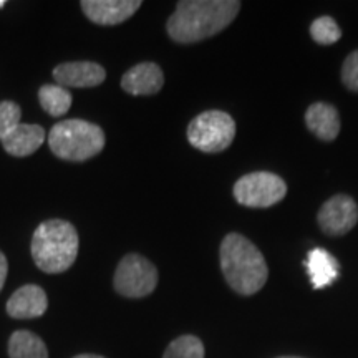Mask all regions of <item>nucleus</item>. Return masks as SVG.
<instances>
[{"label":"nucleus","mask_w":358,"mask_h":358,"mask_svg":"<svg viewBox=\"0 0 358 358\" xmlns=\"http://www.w3.org/2000/svg\"><path fill=\"white\" fill-rule=\"evenodd\" d=\"M53 78L64 88H92L105 82L106 71L101 65L93 62H71L58 65L53 70Z\"/></svg>","instance_id":"10"},{"label":"nucleus","mask_w":358,"mask_h":358,"mask_svg":"<svg viewBox=\"0 0 358 358\" xmlns=\"http://www.w3.org/2000/svg\"><path fill=\"white\" fill-rule=\"evenodd\" d=\"M310 35L317 43L332 45L342 38V30L332 17H319L312 22Z\"/></svg>","instance_id":"19"},{"label":"nucleus","mask_w":358,"mask_h":358,"mask_svg":"<svg viewBox=\"0 0 358 358\" xmlns=\"http://www.w3.org/2000/svg\"><path fill=\"white\" fill-rule=\"evenodd\" d=\"M73 358H105V357L95 355V353H82V355H77V357H73Z\"/></svg>","instance_id":"23"},{"label":"nucleus","mask_w":358,"mask_h":358,"mask_svg":"<svg viewBox=\"0 0 358 358\" xmlns=\"http://www.w3.org/2000/svg\"><path fill=\"white\" fill-rule=\"evenodd\" d=\"M236 136V122L231 115L209 110L196 116L187 127V140L203 153H221Z\"/></svg>","instance_id":"5"},{"label":"nucleus","mask_w":358,"mask_h":358,"mask_svg":"<svg viewBox=\"0 0 358 358\" xmlns=\"http://www.w3.org/2000/svg\"><path fill=\"white\" fill-rule=\"evenodd\" d=\"M3 6H6V2H3V0H0V8H2Z\"/></svg>","instance_id":"24"},{"label":"nucleus","mask_w":358,"mask_h":358,"mask_svg":"<svg viewBox=\"0 0 358 358\" xmlns=\"http://www.w3.org/2000/svg\"><path fill=\"white\" fill-rule=\"evenodd\" d=\"M52 153L65 161H87L105 148V133L85 120H65L53 124L48 134Z\"/></svg>","instance_id":"4"},{"label":"nucleus","mask_w":358,"mask_h":358,"mask_svg":"<svg viewBox=\"0 0 358 358\" xmlns=\"http://www.w3.org/2000/svg\"><path fill=\"white\" fill-rule=\"evenodd\" d=\"M7 272H8V264H7V259H6V256H3L2 250H0V290L3 289V284H6Z\"/></svg>","instance_id":"22"},{"label":"nucleus","mask_w":358,"mask_h":358,"mask_svg":"<svg viewBox=\"0 0 358 358\" xmlns=\"http://www.w3.org/2000/svg\"><path fill=\"white\" fill-rule=\"evenodd\" d=\"M342 82L348 90L358 93V50L352 52L343 62Z\"/></svg>","instance_id":"21"},{"label":"nucleus","mask_w":358,"mask_h":358,"mask_svg":"<svg viewBox=\"0 0 358 358\" xmlns=\"http://www.w3.org/2000/svg\"><path fill=\"white\" fill-rule=\"evenodd\" d=\"M45 141V131L38 124H19L13 131L2 141L3 150L8 155L17 158L34 155Z\"/></svg>","instance_id":"14"},{"label":"nucleus","mask_w":358,"mask_h":358,"mask_svg":"<svg viewBox=\"0 0 358 358\" xmlns=\"http://www.w3.org/2000/svg\"><path fill=\"white\" fill-rule=\"evenodd\" d=\"M320 229L325 234L338 237L350 232L358 222V206L347 194H337L322 206L317 216Z\"/></svg>","instance_id":"8"},{"label":"nucleus","mask_w":358,"mask_h":358,"mask_svg":"<svg viewBox=\"0 0 358 358\" xmlns=\"http://www.w3.org/2000/svg\"><path fill=\"white\" fill-rule=\"evenodd\" d=\"M38 100L42 108L50 116H62L70 110L71 93L60 85H43L38 90Z\"/></svg>","instance_id":"17"},{"label":"nucleus","mask_w":358,"mask_h":358,"mask_svg":"<svg viewBox=\"0 0 358 358\" xmlns=\"http://www.w3.org/2000/svg\"><path fill=\"white\" fill-rule=\"evenodd\" d=\"M280 358H299V357H280Z\"/></svg>","instance_id":"25"},{"label":"nucleus","mask_w":358,"mask_h":358,"mask_svg":"<svg viewBox=\"0 0 358 358\" xmlns=\"http://www.w3.org/2000/svg\"><path fill=\"white\" fill-rule=\"evenodd\" d=\"M10 358H48V348L38 335L29 330H17L8 338Z\"/></svg>","instance_id":"16"},{"label":"nucleus","mask_w":358,"mask_h":358,"mask_svg":"<svg viewBox=\"0 0 358 358\" xmlns=\"http://www.w3.org/2000/svg\"><path fill=\"white\" fill-rule=\"evenodd\" d=\"M113 285L116 292L123 297H146L158 285V271L146 257L140 254H128L116 267Z\"/></svg>","instance_id":"7"},{"label":"nucleus","mask_w":358,"mask_h":358,"mask_svg":"<svg viewBox=\"0 0 358 358\" xmlns=\"http://www.w3.org/2000/svg\"><path fill=\"white\" fill-rule=\"evenodd\" d=\"M287 194V185L274 173L257 171L245 174L234 185V198L245 208H271Z\"/></svg>","instance_id":"6"},{"label":"nucleus","mask_w":358,"mask_h":358,"mask_svg":"<svg viewBox=\"0 0 358 358\" xmlns=\"http://www.w3.org/2000/svg\"><path fill=\"white\" fill-rule=\"evenodd\" d=\"M78 232L71 222L62 219L45 221L32 237L35 266L47 274H62L73 266L78 256Z\"/></svg>","instance_id":"3"},{"label":"nucleus","mask_w":358,"mask_h":358,"mask_svg":"<svg viewBox=\"0 0 358 358\" xmlns=\"http://www.w3.org/2000/svg\"><path fill=\"white\" fill-rule=\"evenodd\" d=\"M82 10L93 24L118 25L128 20L138 8L140 0H83Z\"/></svg>","instance_id":"9"},{"label":"nucleus","mask_w":358,"mask_h":358,"mask_svg":"<svg viewBox=\"0 0 358 358\" xmlns=\"http://www.w3.org/2000/svg\"><path fill=\"white\" fill-rule=\"evenodd\" d=\"M307 128L324 141H334L340 133V116L335 106L329 103H313L306 113Z\"/></svg>","instance_id":"13"},{"label":"nucleus","mask_w":358,"mask_h":358,"mask_svg":"<svg viewBox=\"0 0 358 358\" xmlns=\"http://www.w3.org/2000/svg\"><path fill=\"white\" fill-rule=\"evenodd\" d=\"M239 10L236 0H182L169 17L168 35L178 43L211 38L229 27Z\"/></svg>","instance_id":"1"},{"label":"nucleus","mask_w":358,"mask_h":358,"mask_svg":"<svg viewBox=\"0 0 358 358\" xmlns=\"http://www.w3.org/2000/svg\"><path fill=\"white\" fill-rule=\"evenodd\" d=\"M306 267L313 289H324L338 277L337 259L325 249H312L307 256Z\"/></svg>","instance_id":"15"},{"label":"nucleus","mask_w":358,"mask_h":358,"mask_svg":"<svg viewBox=\"0 0 358 358\" xmlns=\"http://www.w3.org/2000/svg\"><path fill=\"white\" fill-rule=\"evenodd\" d=\"M163 358H204V345L194 335H182L169 343Z\"/></svg>","instance_id":"18"},{"label":"nucleus","mask_w":358,"mask_h":358,"mask_svg":"<svg viewBox=\"0 0 358 358\" xmlns=\"http://www.w3.org/2000/svg\"><path fill=\"white\" fill-rule=\"evenodd\" d=\"M47 294L38 285L29 284L17 289L7 301V313L12 319H37L47 312Z\"/></svg>","instance_id":"11"},{"label":"nucleus","mask_w":358,"mask_h":358,"mask_svg":"<svg viewBox=\"0 0 358 358\" xmlns=\"http://www.w3.org/2000/svg\"><path fill=\"white\" fill-rule=\"evenodd\" d=\"M164 85L163 70L153 62H145L129 69L122 78V88L129 95H155Z\"/></svg>","instance_id":"12"},{"label":"nucleus","mask_w":358,"mask_h":358,"mask_svg":"<svg viewBox=\"0 0 358 358\" xmlns=\"http://www.w3.org/2000/svg\"><path fill=\"white\" fill-rule=\"evenodd\" d=\"M22 110L17 103H0V141H3L20 124Z\"/></svg>","instance_id":"20"},{"label":"nucleus","mask_w":358,"mask_h":358,"mask_svg":"<svg viewBox=\"0 0 358 358\" xmlns=\"http://www.w3.org/2000/svg\"><path fill=\"white\" fill-rule=\"evenodd\" d=\"M221 268L224 279L234 292L252 295L266 285L268 268L262 252L248 237L231 232L221 244Z\"/></svg>","instance_id":"2"}]
</instances>
